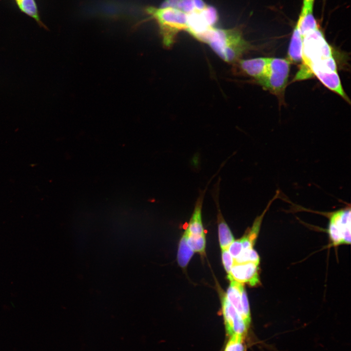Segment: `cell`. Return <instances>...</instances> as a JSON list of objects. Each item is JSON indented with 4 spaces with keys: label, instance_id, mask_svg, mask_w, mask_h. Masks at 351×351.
<instances>
[{
    "label": "cell",
    "instance_id": "cell-19",
    "mask_svg": "<svg viewBox=\"0 0 351 351\" xmlns=\"http://www.w3.org/2000/svg\"><path fill=\"white\" fill-rule=\"evenodd\" d=\"M234 263L252 262L258 265L260 258L258 254L252 248L242 250L241 253L234 258Z\"/></svg>",
    "mask_w": 351,
    "mask_h": 351
},
{
    "label": "cell",
    "instance_id": "cell-16",
    "mask_svg": "<svg viewBox=\"0 0 351 351\" xmlns=\"http://www.w3.org/2000/svg\"><path fill=\"white\" fill-rule=\"evenodd\" d=\"M218 237L222 250L227 249L234 240L233 235L219 210L217 215Z\"/></svg>",
    "mask_w": 351,
    "mask_h": 351
},
{
    "label": "cell",
    "instance_id": "cell-23",
    "mask_svg": "<svg viewBox=\"0 0 351 351\" xmlns=\"http://www.w3.org/2000/svg\"><path fill=\"white\" fill-rule=\"evenodd\" d=\"M241 304L244 315L246 321L250 323V311L248 299L244 288L241 292Z\"/></svg>",
    "mask_w": 351,
    "mask_h": 351
},
{
    "label": "cell",
    "instance_id": "cell-17",
    "mask_svg": "<svg viewBox=\"0 0 351 351\" xmlns=\"http://www.w3.org/2000/svg\"><path fill=\"white\" fill-rule=\"evenodd\" d=\"M186 242L189 247L194 251L204 254L206 246L205 234L194 235L185 231Z\"/></svg>",
    "mask_w": 351,
    "mask_h": 351
},
{
    "label": "cell",
    "instance_id": "cell-5",
    "mask_svg": "<svg viewBox=\"0 0 351 351\" xmlns=\"http://www.w3.org/2000/svg\"><path fill=\"white\" fill-rule=\"evenodd\" d=\"M221 299L222 314L227 334L230 336L234 334L243 336L247 332L249 324L238 314L225 294L222 293Z\"/></svg>",
    "mask_w": 351,
    "mask_h": 351
},
{
    "label": "cell",
    "instance_id": "cell-22",
    "mask_svg": "<svg viewBox=\"0 0 351 351\" xmlns=\"http://www.w3.org/2000/svg\"><path fill=\"white\" fill-rule=\"evenodd\" d=\"M222 260L223 266L228 274L234 264V260L228 249L222 250Z\"/></svg>",
    "mask_w": 351,
    "mask_h": 351
},
{
    "label": "cell",
    "instance_id": "cell-7",
    "mask_svg": "<svg viewBox=\"0 0 351 351\" xmlns=\"http://www.w3.org/2000/svg\"><path fill=\"white\" fill-rule=\"evenodd\" d=\"M270 58L260 57L248 59H240L238 63L241 71L254 78L259 84L264 79Z\"/></svg>",
    "mask_w": 351,
    "mask_h": 351
},
{
    "label": "cell",
    "instance_id": "cell-21",
    "mask_svg": "<svg viewBox=\"0 0 351 351\" xmlns=\"http://www.w3.org/2000/svg\"><path fill=\"white\" fill-rule=\"evenodd\" d=\"M200 12L208 25L214 27L218 20V15L216 9L212 6L207 5Z\"/></svg>",
    "mask_w": 351,
    "mask_h": 351
},
{
    "label": "cell",
    "instance_id": "cell-27",
    "mask_svg": "<svg viewBox=\"0 0 351 351\" xmlns=\"http://www.w3.org/2000/svg\"><path fill=\"white\" fill-rule=\"evenodd\" d=\"M180 0H165L161 4L160 8H176Z\"/></svg>",
    "mask_w": 351,
    "mask_h": 351
},
{
    "label": "cell",
    "instance_id": "cell-2",
    "mask_svg": "<svg viewBox=\"0 0 351 351\" xmlns=\"http://www.w3.org/2000/svg\"><path fill=\"white\" fill-rule=\"evenodd\" d=\"M332 47L321 30L318 28L310 32L303 38L302 60L294 80L310 78V66L319 60L332 57Z\"/></svg>",
    "mask_w": 351,
    "mask_h": 351
},
{
    "label": "cell",
    "instance_id": "cell-15",
    "mask_svg": "<svg viewBox=\"0 0 351 351\" xmlns=\"http://www.w3.org/2000/svg\"><path fill=\"white\" fill-rule=\"evenodd\" d=\"M312 11H309L306 13H300L299 15L295 26L302 38L319 28Z\"/></svg>",
    "mask_w": 351,
    "mask_h": 351
},
{
    "label": "cell",
    "instance_id": "cell-6",
    "mask_svg": "<svg viewBox=\"0 0 351 351\" xmlns=\"http://www.w3.org/2000/svg\"><path fill=\"white\" fill-rule=\"evenodd\" d=\"M258 264L252 262L234 263L227 278L254 286L259 283Z\"/></svg>",
    "mask_w": 351,
    "mask_h": 351
},
{
    "label": "cell",
    "instance_id": "cell-11",
    "mask_svg": "<svg viewBox=\"0 0 351 351\" xmlns=\"http://www.w3.org/2000/svg\"><path fill=\"white\" fill-rule=\"evenodd\" d=\"M302 49L303 38L295 26L291 36L287 59L290 62H301L302 60Z\"/></svg>",
    "mask_w": 351,
    "mask_h": 351
},
{
    "label": "cell",
    "instance_id": "cell-4",
    "mask_svg": "<svg viewBox=\"0 0 351 351\" xmlns=\"http://www.w3.org/2000/svg\"><path fill=\"white\" fill-rule=\"evenodd\" d=\"M290 63L287 58H270L266 76L259 84L280 99L283 98L288 82Z\"/></svg>",
    "mask_w": 351,
    "mask_h": 351
},
{
    "label": "cell",
    "instance_id": "cell-18",
    "mask_svg": "<svg viewBox=\"0 0 351 351\" xmlns=\"http://www.w3.org/2000/svg\"><path fill=\"white\" fill-rule=\"evenodd\" d=\"M194 251L187 244L186 236L183 234L179 242L177 253V261L180 266L185 267L194 254Z\"/></svg>",
    "mask_w": 351,
    "mask_h": 351
},
{
    "label": "cell",
    "instance_id": "cell-25",
    "mask_svg": "<svg viewBox=\"0 0 351 351\" xmlns=\"http://www.w3.org/2000/svg\"><path fill=\"white\" fill-rule=\"evenodd\" d=\"M228 250L234 258H236L243 250L240 239L234 240L229 246Z\"/></svg>",
    "mask_w": 351,
    "mask_h": 351
},
{
    "label": "cell",
    "instance_id": "cell-9",
    "mask_svg": "<svg viewBox=\"0 0 351 351\" xmlns=\"http://www.w3.org/2000/svg\"><path fill=\"white\" fill-rule=\"evenodd\" d=\"M312 75L315 76L328 89L339 95L347 102H350L343 89L337 71H314Z\"/></svg>",
    "mask_w": 351,
    "mask_h": 351
},
{
    "label": "cell",
    "instance_id": "cell-13",
    "mask_svg": "<svg viewBox=\"0 0 351 351\" xmlns=\"http://www.w3.org/2000/svg\"><path fill=\"white\" fill-rule=\"evenodd\" d=\"M272 201L269 203L262 214L258 216L254 220L252 227L240 239L243 250L253 248V246L257 237L262 221L267 209L270 206Z\"/></svg>",
    "mask_w": 351,
    "mask_h": 351
},
{
    "label": "cell",
    "instance_id": "cell-1",
    "mask_svg": "<svg viewBox=\"0 0 351 351\" xmlns=\"http://www.w3.org/2000/svg\"><path fill=\"white\" fill-rule=\"evenodd\" d=\"M197 40L208 44L220 58L232 64L237 63L253 48L238 27L224 29L213 27L200 36Z\"/></svg>",
    "mask_w": 351,
    "mask_h": 351
},
{
    "label": "cell",
    "instance_id": "cell-12",
    "mask_svg": "<svg viewBox=\"0 0 351 351\" xmlns=\"http://www.w3.org/2000/svg\"><path fill=\"white\" fill-rule=\"evenodd\" d=\"M230 284L226 292V297L231 304L234 307L238 314L245 320L241 304V292L244 288L242 283L233 279H229Z\"/></svg>",
    "mask_w": 351,
    "mask_h": 351
},
{
    "label": "cell",
    "instance_id": "cell-3",
    "mask_svg": "<svg viewBox=\"0 0 351 351\" xmlns=\"http://www.w3.org/2000/svg\"><path fill=\"white\" fill-rule=\"evenodd\" d=\"M147 11L157 22L163 45L168 48L175 42L179 32L187 30V14L177 8L152 7Z\"/></svg>",
    "mask_w": 351,
    "mask_h": 351
},
{
    "label": "cell",
    "instance_id": "cell-8",
    "mask_svg": "<svg viewBox=\"0 0 351 351\" xmlns=\"http://www.w3.org/2000/svg\"><path fill=\"white\" fill-rule=\"evenodd\" d=\"M351 209L346 207L332 213L330 220L338 228L342 236V244L351 243Z\"/></svg>",
    "mask_w": 351,
    "mask_h": 351
},
{
    "label": "cell",
    "instance_id": "cell-14",
    "mask_svg": "<svg viewBox=\"0 0 351 351\" xmlns=\"http://www.w3.org/2000/svg\"><path fill=\"white\" fill-rule=\"evenodd\" d=\"M20 10L33 19L40 27L47 29L41 21L36 0H14Z\"/></svg>",
    "mask_w": 351,
    "mask_h": 351
},
{
    "label": "cell",
    "instance_id": "cell-26",
    "mask_svg": "<svg viewBox=\"0 0 351 351\" xmlns=\"http://www.w3.org/2000/svg\"><path fill=\"white\" fill-rule=\"evenodd\" d=\"M314 1V0H303V6L300 13H305L309 11L313 10Z\"/></svg>",
    "mask_w": 351,
    "mask_h": 351
},
{
    "label": "cell",
    "instance_id": "cell-28",
    "mask_svg": "<svg viewBox=\"0 0 351 351\" xmlns=\"http://www.w3.org/2000/svg\"><path fill=\"white\" fill-rule=\"evenodd\" d=\"M194 5L195 10L201 11L204 10L208 5L203 0H194Z\"/></svg>",
    "mask_w": 351,
    "mask_h": 351
},
{
    "label": "cell",
    "instance_id": "cell-24",
    "mask_svg": "<svg viewBox=\"0 0 351 351\" xmlns=\"http://www.w3.org/2000/svg\"><path fill=\"white\" fill-rule=\"evenodd\" d=\"M177 9L188 14L195 10L194 0H180Z\"/></svg>",
    "mask_w": 351,
    "mask_h": 351
},
{
    "label": "cell",
    "instance_id": "cell-20",
    "mask_svg": "<svg viewBox=\"0 0 351 351\" xmlns=\"http://www.w3.org/2000/svg\"><path fill=\"white\" fill-rule=\"evenodd\" d=\"M244 347L242 343V336L234 334L230 336L224 351H244Z\"/></svg>",
    "mask_w": 351,
    "mask_h": 351
},
{
    "label": "cell",
    "instance_id": "cell-10",
    "mask_svg": "<svg viewBox=\"0 0 351 351\" xmlns=\"http://www.w3.org/2000/svg\"><path fill=\"white\" fill-rule=\"evenodd\" d=\"M204 193L197 199L191 218L187 224L186 231L188 233L194 235L204 234V230L202 221V207Z\"/></svg>",
    "mask_w": 351,
    "mask_h": 351
}]
</instances>
